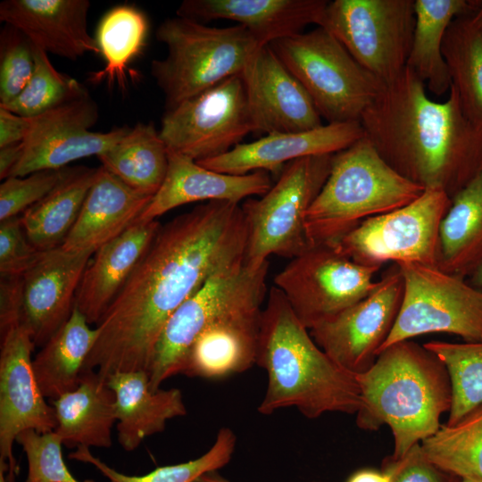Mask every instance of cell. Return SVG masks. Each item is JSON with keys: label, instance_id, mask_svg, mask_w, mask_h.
Segmentation results:
<instances>
[{"label": "cell", "instance_id": "cell-53", "mask_svg": "<svg viewBox=\"0 0 482 482\" xmlns=\"http://www.w3.org/2000/svg\"><path fill=\"white\" fill-rule=\"evenodd\" d=\"M462 482H482V481L477 480V479H471V478H465V479H462Z\"/></svg>", "mask_w": 482, "mask_h": 482}, {"label": "cell", "instance_id": "cell-44", "mask_svg": "<svg viewBox=\"0 0 482 482\" xmlns=\"http://www.w3.org/2000/svg\"><path fill=\"white\" fill-rule=\"evenodd\" d=\"M381 470L389 474L391 482H462L460 477L432 462L425 455L420 443L398 459L391 455L386 457Z\"/></svg>", "mask_w": 482, "mask_h": 482}, {"label": "cell", "instance_id": "cell-14", "mask_svg": "<svg viewBox=\"0 0 482 482\" xmlns=\"http://www.w3.org/2000/svg\"><path fill=\"white\" fill-rule=\"evenodd\" d=\"M253 131L241 74L165 111L159 130L169 149L196 162L229 152Z\"/></svg>", "mask_w": 482, "mask_h": 482}, {"label": "cell", "instance_id": "cell-19", "mask_svg": "<svg viewBox=\"0 0 482 482\" xmlns=\"http://www.w3.org/2000/svg\"><path fill=\"white\" fill-rule=\"evenodd\" d=\"M91 252H71L62 246L42 252L22 275L21 323L35 346H43L69 320Z\"/></svg>", "mask_w": 482, "mask_h": 482}, {"label": "cell", "instance_id": "cell-9", "mask_svg": "<svg viewBox=\"0 0 482 482\" xmlns=\"http://www.w3.org/2000/svg\"><path fill=\"white\" fill-rule=\"evenodd\" d=\"M269 262L249 266L245 259L223 267L187 299L166 322L155 345L150 388L184 374L189 349L198 335L220 316L252 301L265 299Z\"/></svg>", "mask_w": 482, "mask_h": 482}, {"label": "cell", "instance_id": "cell-17", "mask_svg": "<svg viewBox=\"0 0 482 482\" xmlns=\"http://www.w3.org/2000/svg\"><path fill=\"white\" fill-rule=\"evenodd\" d=\"M0 332V467L7 470V482H14L18 468L12 448L19 434L53 432L57 421L34 374L29 332L21 322Z\"/></svg>", "mask_w": 482, "mask_h": 482}, {"label": "cell", "instance_id": "cell-3", "mask_svg": "<svg viewBox=\"0 0 482 482\" xmlns=\"http://www.w3.org/2000/svg\"><path fill=\"white\" fill-rule=\"evenodd\" d=\"M255 364L268 380L258 406L262 415L294 407L316 419L327 412L355 414L361 406L356 375L316 344L274 286L262 313Z\"/></svg>", "mask_w": 482, "mask_h": 482}, {"label": "cell", "instance_id": "cell-33", "mask_svg": "<svg viewBox=\"0 0 482 482\" xmlns=\"http://www.w3.org/2000/svg\"><path fill=\"white\" fill-rule=\"evenodd\" d=\"M97 158L129 187L149 196L160 189L168 170V147L151 122L137 123Z\"/></svg>", "mask_w": 482, "mask_h": 482}, {"label": "cell", "instance_id": "cell-28", "mask_svg": "<svg viewBox=\"0 0 482 482\" xmlns=\"http://www.w3.org/2000/svg\"><path fill=\"white\" fill-rule=\"evenodd\" d=\"M57 427L54 432L68 448L112 445L115 395L96 371H84L79 386L52 400Z\"/></svg>", "mask_w": 482, "mask_h": 482}, {"label": "cell", "instance_id": "cell-46", "mask_svg": "<svg viewBox=\"0 0 482 482\" xmlns=\"http://www.w3.org/2000/svg\"><path fill=\"white\" fill-rule=\"evenodd\" d=\"M32 124V118L16 114L0 106V148L22 143Z\"/></svg>", "mask_w": 482, "mask_h": 482}, {"label": "cell", "instance_id": "cell-5", "mask_svg": "<svg viewBox=\"0 0 482 482\" xmlns=\"http://www.w3.org/2000/svg\"><path fill=\"white\" fill-rule=\"evenodd\" d=\"M425 188L395 170L365 135L333 154L328 177L306 214L312 246H334L362 221L404 206Z\"/></svg>", "mask_w": 482, "mask_h": 482}, {"label": "cell", "instance_id": "cell-25", "mask_svg": "<svg viewBox=\"0 0 482 482\" xmlns=\"http://www.w3.org/2000/svg\"><path fill=\"white\" fill-rule=\"evenodd\" d=\"M161 226L157 220L136 221L95 252L82 275L74 304L89 324L100 322Z\"/></svg>", "mask_w": 482, "mask_h": 482}, {"label": "cell", "instance_id": "cell-7", "mask_svg": "<svg viewBox=\"0 0 482 482\" xmlns=\"http://www.w3.org/2000/svg\"><path fill=\"white\" fill-rule=\"evenodd\" d=\"M332 156H308L286 164L264 195L244 202L245 262L249 266L260 267L271 255L293 259L312 247L306 214L328 177Z\"/></svg>", "mask_w": 482, "mask_h": 482}, {"label": "cell", "instance_id": "cell-49", "mask_svg": "<svg viewBox=\"0 0 482 482\" xmlns=\"http://www.w3.org/2000/svg\"><path fill=\"white\" fill-rule=\"evenodd\" d=\"M195 482H229L227 478L221 476L218 470L207 472L199 477Z\"/></svg>", "mask_w": 482, "mask_h": 482}, {"label": "cell", "instance_id": "cell-34", "mask_svg": "<svg viewBox=\"0 0 482 482\" xmlns=\"http://www.w3.org/2000/svg\"><path fill=\"white\" fill-rule=\"evenodd\" d=\"M442 49L451 87L457 94L461 110L482 132V33L474 23L473 14L452 21Z\"/></svg>", "mask_w": 482, "mask_h": 482}, {"label": "cell", "instance_id": "cell-11", "mask_svg": "<svg viewBox=\"0 0 482 482\" xmlns=\"http://www.w3.org/2000/svg\"><path fill=\"white\" fill-rule=\"evenodd\" d=\"M395 264L403 277V299L379 353L395 343L429 333L453 334L465 342H482L481 289L465 278L436 266Z\"/></svg>", "mask_w": 482, "mask_h": 482}, {"label": "cell", "instance_id": "cell-50", "mask_svg": "<svg viewBox=\"0 0 482 482\" xmlns=\"http://www.w3.org/2000/svg\"><path fill=\"white\" fill-rule=\"evenodd\" d=\"M469 282L482 290V263L469 276Z\"/></svg>", "mask_w": 482, "mask_h": 482}, {"label": "cell", "instance_id": "cell-20", "mask_svg": "<svg viewBox=\"0 0 482 482\" xmlns=\"http://www.w3.org/2000/svg\"><path fill=\"white\" fill-rule=\"evenodd\" d=\"M364 136L360 121L328 123L313 129L275 133L250 143L239 144L229 152L197 162L210 170L231 175L264 170L277 172L297 159L342 151Z\"/></svg>", "mask_w": 482, "mask_h": 482}, {"label": "cell", "instance_id": "cell-23", "mask_svg": "<svg viewBox=\"0 0 482 482\" xmlns=\"http://www.w3.org/2000/svg\"><path fill=\"white\" fill-rule=\"evenodd\" d=\"M264 300L252 301L211 322L191 345L184 374L220 379L255 364Z\"/></svg>", "mask_w": 482, "mask_h": 482}, {"label": "cell", "instance_id": "cell-52", "mask_svg": "<svg viewBox=\"0 0 482 482\" xmlns=\"http://www.w3.org/2000/svg\"><path fill=\"white\" fill-rule=\"evenodd\" d=\"M5 473H6V470L0 467V482H7Z\"/></svg>", "mask_w": 482, "mask_h": 482}, {"label": "cell", "instance_id": "cell-15", "mask_svg": "<svg viewBox=\"0 0 482 482\" xmlns=\"http://www.w3.org/2000/svg\"><path fill=\"white\" fill-rule=\"evenodd\" d=\"M403 281L396 264L373 291L310 329L316 344L339 366L359 375L375 362L396 320Z\"/></svg>", "mask_w": 482, "mask_h": 482}, {"label": "cell", "instance_id": "cell-18", "mask_svg": "<svg viewBox=\"0 0 482 482\" xmlns=\"http://www.w3.org/2000/svg\"><path fill=\"white\" fill-rule=\"evenodd\" d=\"M255 135L301 132L322 126L312 98L269 45L241 74Z\"/></svg>", "mask_w": 482, "mask_h": 482}, {"label": "cell", "instance_id": "cell-36", "mask_svg": "<svg viewBox=\"0 0 482 482\" xmlns=\"http://www.w3.org/2000/svg\"><path fill=\"white\" fill-rule=\"evenodd\" d=\"M425 455L462 479L482 481V403L420 443Z\"/></svg>", "mask_w": 482, "mask_h": 482}, {"label": "cell", "instance_id": "cell-22", "mask_svg": "<svg viewBox=\"0 0 482 482\" xmlns=\"http://www.w3.org/2000/svg\"><path fill=\"white\" fill-rule=\"evenodd\" d=\"M88 0H4L0 21L25 35L45 52L71 61L100 54L87 31Z\"/></svg>", "mask_w": 482, "mask_h": 482}, {"label": "cell", "instance_id": "cell-32", "mask_svg": "<svg viewBox=\"0 0 482 482\" xmlns=\"http://www.w3.org/2000/svg\"><path fill=\"white\" fill-rule=\"evenodd\" d=\"M98 168H71L64 179L21 217L30 243L40 252L60 247L74 226Z\"/></svg>", "mask_w": 482, "mask_h": 482}, {"label": "cell", "instance_id": "cell-45", "mask_svg": "<svg viewBox=\"0 0 482 482\" xmlns=\"http://www.w3.org/2000/svg\"><path fill=\"white\" fill-rule=\"evenodd\" d=\"M22 276H0V330L21 322Z\"/></svg>", "mask_w": 482, "mask_h": 482}, {"label": "cell", "instance_id": "cell-1", "mask_svg": "<svg viewBox=\"0 0 482 482\" xmlns=\"http://www.w3.org/2000/svg\"><path fill=\"white\" fill-rule=\"evenodd\" d=\"M246 229L239 204H201L161 226L147 251L96 325L84 371L149 373L170 316L225 266L245 259Z\"/></svg>", "mask_w": 482, "mask_h": 482}, {"label": "cell", "instance_id": "cell-10", "mask_svg": "<svg viewBox=\"0 0 482 482\" xmlns=\"http://www.w3.org/2000/svg\"><path fill=\"white\" fill-rule=\"evenodd\" d=\"M415 0H335L318 27L333 35L381 83L406 67L415 27Z\"/></svg>", "mask_w": 482, "mask_h": 482}, {"label": "cell", "instance_id": "cell-40", "mask_svg": "<svg viewBox=\"0 0 482 482\" xmlns=\"http://www.w3.org/2000/svg\"><path fill=\"white\" fill-rule=\"evenodd\" d=\"M33 45L21 31L5 24L0 37V105L14 100L34 71Z\"/></svg>", "mask_w": 482, "mask_h": 482}, {"label": "cell", "instance_id": "cell-43", "mask_svg": "<svg viewBox=\"0 0 482 482\" xmlns=\"http://www.w3.org/2000/svg\"><path fill=\"white\" fill-rule=\"evenodd\" d=\"M29 240L21 217L0 222V275L22 276L41 255Z\"/></svg>", "mask_w": 482, "mask_h": 482}, {"label": "cell", "instance_id": "cell-48", "mask_svg": "<svg viewBox=\"0 0 482 482\" xmlns=\"http://www.w3.org/2000/svg\"><path fill=\"white\" fill-rule=\"evenodd\" d=\"M345 482H391V478L383 470L361 469L352 473Z\"/></svg>", "mask_w": 482, "mask_h": 482}, {"label": "cell", "instance_id": "cell-51", "mask_svg": "<svg viewBox=\"0 0 482 482\" xmlns=\"http://www.w3.org/2000/svg\"><path fill=\"white\" fill-rule=\"evenodd\" d=\"M473 21L477 28L482 33V1L477 12L473 14Z\"/></svg>", "mask_w": 482, "mask_h": 482}, {"label": "cell", "instance_id": "cell-41", "mask_svg": "<svg viewBox=\"0 0 482 482\" xmlns=\"http://www.w3.org/2000/svg\"><path fill=\"white\" fill-rule=\"evenodd\" d=\"M16 442L21 445L28 460L24 482H80L68 470L62 457V444L55 432L28 429L19 434Z\"/></svg>", "mask_w": 482, "mask_h": 482}, {"label": "cell", "instance_id": "cell-2", "mask_svg": "<svg viewBox=\"0 0 482 482\" xmlns=\"http://www.w3.org/2000/svg\"><path fill=\"white\" fill-rule=\"evenodd\" d=\"M405 67L382 83L360 122L365 137L399 174L452 198L482 168V132L464 115L453 87L435 102Z\"/></svg>", "mask_w": 482, "mask_h": 482}, {"label": "cell", "instance_id": "cell-12", "mask_svg": "<svg viewBox=\"0 0 482 482\" xmlns=\"http://www.w3.org/2000/svg\"><path fill=\"white\" fill-rule=\"evenodd\" d=\"M451 202L444 190L426 188L411 203L362 221L334 247L368 267L387 262L437 267L440 224Z\"/></svg>", "mask_w": 482, "mask_h": 482}, {"label": "cell", "instance_id": "cell-37", "mask_svg": "<svg viewBox=\"0 0 482 482\" xmlns=\"http://www.w3.org/2000/svg\"><path fill=\"white\" fill-rule=\"evenodd\" d=\"M237 436L229 428H220L213 445L200 457L187 462L158 467L142 476L120 473L95 457L89 448L79 446L69 458L96 467L109 482H195L202 475L219 470L231 460L236 449Z\"/></svg>", "mask_w": 482, "mask_h": 482}, {"label": "cell", "instance_id": "cell-27", "mask_svg": "<svg viewBox=\"0 0 482 482\" xmlns=\"http://www.w3.org/2000/svg\"><path fill=\"white\" fill-rule=\"evenodd\" d=\"M106 381L115 395L118 441L127 452L163 431L169 420L187 414L182 392L178 388L152 390L146 371L116 372Z\"/></svg>", "mask_w": 482, "mask_h": 482}, {"label": "cell", "instance_id": "cell-47", "mask_svg": "<svg viewBox=\"0 0 482 482\" xmlns=\"http://www.w3.org/2000/svg\"><path fill=\"white\" fill-rule=\"evenodd\" d=\"M22 143L6 145L0 148V179L10 177L12 170L20 161Z\"/></svg>", "mask_w": 482, "mask_h": 482}, {"label": "cell", "instance_id": "cell-35", "mask_svg": "<svg viewBox=\"0 0 482 482\" xmlns=\"http://www.w3.org/2000/svg\"><path fill=\"white\" fill-rule=\"evenodd\" d=\"M145 14L137 7L120 4L109 10L101 19L96 41L105 64L88 75V81H105L111 88L117 84L121 90L128 85L130 62L142 52L148 34Z\"/></svg>", "mask_w": 482, "mask_h": 482}, {"label": "cell", "instance_id": "cell-30", "mask_svg": "<svg viewBox=\"0 0 482 482\" xmlns=\"http://www.w3.org/2000/svg\"><path fill=\"white\" fill-rule=\"evenodd\" d=\"M74 306L69 320L41 346L32 360L38 386L51 400L75 390L98 336Z\"/></svg>", "mask_w": 482, "mask_h": 482}, {"label": "cell", "instance_id": "cell-38", "mask_svg": "<svg viewBox=\"0 0 482 482\" xmlns=\"http://www.w3.org/2000/svg\"><path fill=\"white\" fill-rule=\"evenodd\" d=\"M445 364L452 384V405L446 425H453L482 403V342L423 345Z\"/></svg>", "mask_w": 482, "mask_h": 482}, {"label": "cell", "instance_id": "cell-29", "mask_svg": "<svg viewBox=\"0 0 482 482\" xmlns=\"http://www.w3.org/2000/svg\"><path fill=\"white\" fill-rule=\"evenodd\" d=\"M481 0H415V27L406 67L437 96L450 91L443 41L452 21L474 14Z\"/></svg>", "mask_w": 482, "mask_h": 482}, {"label": "cell", "instance_id": "cell-4", "mask_svg": "<svg viewBox=\"0 0 482 482\" xmlns=\"http://www.w3.org/2000/svg\"><path fill=\"white\" fill-rule=\"evenodd\" d=\"M356 378L362 400L356 425L370 431L388 426L394 459L434 435L442 425L441 415L451 409L452 384L446 367L411 339L383 349L374 364Z\"/></svg>", "mask_w": 482, "mask_h": 482}, {"label": "cell", "instance_id": "cell-16", "mask_svg": "<svg viewBox=\"0 0 482 482\" xmlns=\"http://www.w3.org/2000/svg\"><path fill=\"white\" fill-rule=\"evenodd\" d=\"M98 118L97 104L88 92L33 117L30 130L22 142L20 161L10 177L62 169L73 161L98 156L130 129L123 126L108 132H94L90 129Z\"/></svg>", "mask_w": 482, "mask_h": 482}, {"label": "cell", "instance_id": "cell-31", "mask_svg": "<svg viewBox=\"0 0 482 482\" xmlns=\"http://www.w3.org/2000/svg\"><path fill=\"white\" fill-rule=\"evenodd\" d=\"M451 199L439 229L437 267L465 278L482 263V168Z\"/></svg>", "mask_w": 482, "mask_h": 482}, {"label": "cell", "instance_id": "cell-21", "mask_svg": "<svg viewBox=\"0 0 482 482\" xmlns=\"http://www.w3.org/2000/svg\"><path fill=\"white\" fill-rule=\"evenodd\" d=\"M272 185L267 171L245 175L221 173L168 148L165 179L137 221L155 220L174 208L195 202L239 204L243 199L264 195Z\"/></svg>", "mask_w": 482, "mask_h": 482}, {"label": "cell", "instance_id": "cell-6", "mask_svg": "<svg viewBox=\"0 0 482 482\" xmlns=\"http://www.w3.org/2000/svg\"><path fill=\"white\" fill-rule=\"evenodd\" d=\"M156 38L167 55L151 62V75L164 95L165 111L232 76L240 75L262 45L245 27L226 28L177 16L164 20Z\"/></svg>", "mask_w": 482, "mask_h": 482}, {"label": "cell", "instance_id": "cell-42", "mask_svg": "<svg viewBox=\"0 0 482 482\" xmlns=\"http://www.w3.org/2000/svg\"><path fill=\"white\" fill-rule=\"evenodd\" d=\"M71 168L43 170L24 177H9L0 185V221L17 217L39 202L68 174Z\"/></svg>", "mask_w": 482, "mask_h": 482}, {"label": "cell", "instance_id": "cell-26", "mask_svg": "<svg viewBox=\"0 0 482 482\" xmlns=\"http://www.w3.org/2000/svg\"><path fill=\"white\" fill-rule=\"evenodd\" d=\"M153 196L129 187L104 167L96 177L62 247L95 252L132 226Z\"/></svg>", "mask_w": 482, "mask_h": 482}, {"label": "cell", "instance_id": "cell-24", "mask_svg": "<svg viewBox=\"0 0 482 482\" xmlns=\"http://www.w3.org/2000/svg\"><path fill=\"white\" fill-rule=\"evenodd\" d=\"M327 0H184L176 15L201 23L229 20L245 27L262 45L316 24Z\"/></svg>", "mask_w": 482, "mask_h": 482}, {"label": "cell", "instance_id": "cell-13", "mask_svg": "<svg viewBox=\"0 0 482 482\" xmlns=\"http://www.w3.org/2000/svg\"><path fill=\"white\" fill-rule=\"evenodd\" d=\"M379 269L359 264L334 246L313 245L291 259L274 287L310 330L369 295Z\"/></svg>", "mask_w": 482, "mask_h": 482}, {"label": "cell", "instance_id": "cell-8", "mask_svg": "<svg viewBox=\"0 0 482 482\" xmlns=\"http://www.w3.org/2000/svg\"><path fill=\"white\" fill-rule=\"evenodd\" d=\"M328 123L360 121L382 83L328 31L317 27L269 44Z\"/></svg>", "mask_w": 482, "mask_h": 482}, {"label": "cell", "instance_id": "cell-39", "mask_svg": "<svg viewBox=\"0 0 482 482\" xmlns=\"http://www.w3.org/2000/svg\"><path fill=\"white\" fill-rule=\"evenodd\" d=\"M33 52L35 67L28 85L14 100L1 107L33 118L87 93L77 79L57 71L46 52L35 46Z\"/></svg>", "mask_w": 482, "mask_h": 482}]
</instances>
